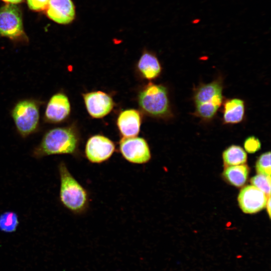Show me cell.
I'll use <instances>...</instances> for the list:
<instances>
[{
	"instance_id": "6da1fadb",
	"label": "cell",
	"mask_w": 271,
	"mask_h": 271,
	"mask_svg": "<svg viewBox=\"0 0 271 271\" xmlns=\"http://www.w3.org/2000/svg\"><path fill=\"white\" fill-rule=\"evenodd\" d=\"M79 138L70 127L50 129L44 135L33 152V156L39 159L55 155H75L78 149Z\"/></svg>"
},
{
	"instance_id": "7a4b0ae2",
	"label": "cell",
	"mask_w": 271,
	"mask_h": 271,
	"mask_svg": "<svg viewBox=\"0 0 271 271\" xmlns=\"http://www.w3.org/2000/svg\"><path fill=\"white\" fill-rule=\"evenodd\" d=\"M58 171L60 181L59 199L61 203L74 214L84 213L89 205L87 191L73 176L64 162L59 164Z\"/></svg>"
},
{
	"instance_id": "3957f363",
	"label": "cell",
	"mask_w": 271,
	"mask_h": 271,
	"mask_svg": "<svg viewBox=\"0 0 271 271\" xmlns=\"http://www.w3.org/2000/svg\"><path fill=\"white\" fill-rule=\"evenodd\" d=\"M222 92V82L219 79L200 84L193 94L195 115L204 121L212 119L223 103Z\"/></svg>"
},
{
	"instance_id": "277c9868",
	"label": "cell",
	"mask_w": 271,
	"mask_h": 271,
	"mask_svg": "<svg viewBox=\"0 0 271 271\" xmlns=\"http://www.w3.org/2000/svg\"><path fill=\"white\" fill-rule=\"evenodd\" d=\"M140 107L149 115L157 117H168L171 110L167 88L161 84L150 83L139 95Z\"/></svg>"
},
{
	"instance_id": "5b68a950",
	"label": "cell",
	"mask_w": 271,
	"mask_h": 271,
	"mask_svg": "<svg viewBox=\"0 0 271 271\" xmlns=\"http://www.w3.org/2000/svg\"><path fill=\"white\" fill-rule=\"evenodd\" d=\"M17 131L23 138L35 132L39 123L38 103L32 99H24L16 104L11 112Z\"/></svg>"
},
{
	"instance_id": "8992f818",
	"label": "cell",
	"mask_w": 271,
	"mask_h": 271,
	"mask_svg": "<svg viewBox=\"0 0 271 271\" xmlns=\"http://www.w3.org/2000/svg\"><path fill=\"white\" fill-rule=\"evenodd\" d=\"M0 36L13 40L26 38L22 13L18 6L8 4L0 9Z\"/></svg>"
},
{
	"instance_id": "52a82bcc",
	"label": "cell",
	"mask_w": 271,
	"mask_h": 271,
	"mask_svg": "<svg viewBox=\"0 0 271 271\" xmlns=\"http://www.w3.org/2000/svg\"><path fill=\"white\" fill-rule=\"evenodd\" d=\"M119 151L125 160L134 164H146L152 157L148 143L140 137L122 138L119 142Z\"/></svg>"
},
{
	"instance_id": "ba28073f",
	"label": "cell",
	"mask_w": 271,
	"mask_h": 271,
	"mask_svg": "<svg viewBox=\"0 0 271 271\" xmlns=\"http://www.w3.org/2000/svg\"><path fill=\"white\" fill-rule=\"evenodd\" d=\"M115 151L113 142L102 135H95L87 141L85 149L87 159L93 164H100L108 160Z\"/></svg>"
},
{
	"instance_id": "9c48e42d",
	"label": "cell",
	"mask_w": 271,
	"mask_h": 271,
	"mask_svg": "<svg viewBox=\"0 0 271 271\" xmlns=\"http://www.w3.org/2000/svg\"><path fill=\"white\" fill-rule=\"evenodd\" d=\"M269 196L252 185L246 186L240 190L238 195L239 206L245 213H255L265 207Z\"/></svg>"
},
{
	"instance_id": "30bf717a",
	"label": "cell",
	"mask_w": 271,
	"mask_h": 271,
	"mask_svg": "<svg viewBox=\"0 0 271 271\" xmlns=\"http://www.w3.org/2000/svg\"><path fill=\"white\" fill-rule=\"evenodd\" d=\"M83 95L87 111L94 118L105 116L113 108L114 103L112 98L104 92L94 91Z\"/></svg>"
},
{
	"instance_id": "8fae6325",
	"label": "cell",
	"mask_w": 271,
	"mask_h": 271,
	"mask_svg": "<svg viewBox=\"0 0 271 271\" xmlns=\"http://www.w3.org/2000/svg\"><path fill=\"white\" fill-rule=\"evenodd\" d=\"M70 110L68 97L63 93H57L51 96L47 104L45 120L51 123L62 122L69 116Z\"/></svg>"
},
{
	"instance_id": "7c38bea8",
	"label": "cell",
	"mask_w": 271,
	"mask_h": 271,
	"mask_svg": "<svg viewBox=\"0 0 271 271\" xmlns=\"http://www.w3.org/2000/svg\"><path fill=\"white\" fill-rule=\"evenodd\" d=\"M45 10L50 19L60 24H69L75 17V8L72 0H50Z\"/></svg>"
},
{
	"instance_id": "4fadbf2b",
	"label": "cell",
	"mask_w": 271,
	"mask_h": 271,
	"mask_svg": "<svg viewBox=\"0 0 271 271\" xmlns=\"http://www.w3.org/2000/svg\"><path fill=\"white\" fill-rule=\"evenodd\" d=\"M141 117L138 111L130 109L120 112L117 120L118 129L124 137H136L140 130Z\"/></svg>"
},
{
	"instance_id": "5bb4252c",
	"label": "cell",
	"mask_w": 271,
	"mask_h": 271,
	"mask_svg": "<svg viewBox=\"0 0 271 271\" xmlns=\"http://www.w3.org/2000/svg\"><path fill=\"white\" fill-rule=\"evenodd\" d=\"M245 114V103L243 100L233 98L227 99L223 104V122L232 124L240 122Z\"/></svg>"
},
{
	"instance_id": "9a60e30c",
	"label": "cell",
	"mask_w": 271,
	"mask_h": 271,
	"mask_svg": "<svg viewBox=\"0 0 271 271\" xmlns=\"http://www.w3.org/2000/svg\"><path fill=\"white\" fill-rule=\"evenodd\" d=\"M138 68L143 76L149 80L158 77L162 71L158 58L148 52H144L141 56L138 63Z\"/></svg>"
},
{
	"instance_id": "2e32d148",
	"label": "cell",
	"mask_w": 271,
	"mask_h": 271,
	"mask_svg": "<svg viewBox=\"0 0 271 271\" xmlns=\"http://www.w3.org/2000/svg\"><path fill=\"white\" fill-rule=\"evenodd\" d=\"M249 172V168L246 165L227 166L223 172V176L230 184L240 187L246 183Z\"/></svg>"
},
{
	"instance_id": "e0dca14e",
	"label": "cell",
	"mask_w": 271,
	"mask_h": 271,
	"mask_svg": "<svg viewBox=\"0 0 271 271\" xmlns=\"http://www.w3.org/2000/svg\"><path fill=\"white\" fill-rule=\"evenodd\" d=\"M224 165L227 166L244 164L247 160V155L242 148L237 145H231L223 152Z\"/></svg>"
},
{
	"instance_id": "ac0fdd59",
	"label": "cell",
	"mask_w": 271,
	"mask_h": 271,
	"mask_svg": "<svg viewBox=\"0 0 271 271\" xmlns=\"http://www.w3.org/2000/svg\"><path fill=\"white\" fill-rule=\"evenodd\" d=\"M19 224L17 214L13 211H6L0 215V230L5 233H12L17 230Z\"/></svg>"
},
{
	"instance_id": "d6986e66",
	"label": "cell",
	"mask_w": 271,
	"mask_h": 271,
	"mask_svg": "<svg viewBox=\"0 0 271 271\" xmlns=\"http://www.w3.org/2000/svg\"><path fill=\"white\" fill-rule=\"evenodd\" d=\"M255 169L258 174L270 176V152H265L259 156L256 163Z\"/></svg>"
},
{
	"instance_id": "ffe728a7",
	"label": "cell",
	"mask_w": 271,
	"mask_h": 271,
	"mask_svg": "<svg viewBox=\"0 0 271 271\" xmlns=\"http://www.w3.org/2000/svg\"><path fill=\"white\" fill-rule=\"evenodd\" d=\"M252 185L255 186L267 196L270 194V176L258 174L250 179Z\"/></svg>"
},
{
	"instance_id": "44dd1931",
	"label": "cell",
	"mask_w": 271,
	"mask_h": 271,
	"mask_svg": "<svg viewBox=\"0 0 271 271\" xmlns=\"http://www.w3.org/2000/svg\"><path fill=\"white\" fill-rule=\"evenodd\" d=\"M243 145L245 151L251 154L256 153L261 148V143L259 140L253 136L247 137L245 140Z\"/></svg>"
},
{
	"instance_id": "7402d4cb",
	"label": "cell",
	"mask_w": 271,
	"mask_h": 271,
	"mask_svg": "<svg viewBox=\"0 0 271 271\" xmlns=\"http://www.w3.org/2000/svg\"><path fill=\"white\" fill-rule=\"evenodd\" d=\"M29 8L33 11L46 10L50 0H27Z\"/></svg>"
},
{
	"instance_id": "603a6c76",
	"label": "cell",
	"mask_w": 271,
	"mask_h": 271,
	"mask_svg": "<svg viewBox=\"0 0 271 271\" xmlns=\"http://www.w3.org/2000/svg\"><path fill=\"white\" fill-rule=\"evenodd\" d=\"M265 206L267 208V212L268 214L269 217H270V196L267 198Z\"/></svg>"
},
{
	"instance_id": "cb8c5ba5",
	"label": "cell",
	"mask_w": 271,
	"mask_h": 271,
	"mask_svg": "<svg viewBox=\"0 0 271 271\" xmlns=\"http://www.w3.org/2000/svg\"><path fill=\"white\" fill-rule=\"evenodd\" d=\"M9 4H17L21 3L23 0H2Z\"/></svg>"
}]
</instances>
